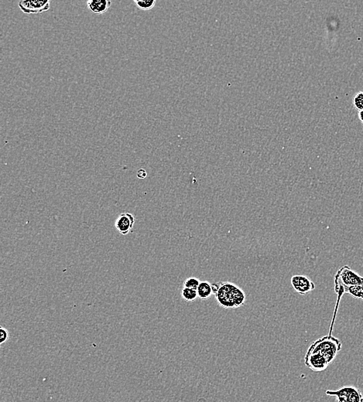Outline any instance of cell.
<instances>
[{
  "label": "cell",
  "instance_id": "cell-1",
  "mask_svg": "<svg viewBox=\"0 0 363 402\" xmlns=\"http://www.w3.org/2000/svg\"><path fill=\"white\" fill-rule=\"evenodd\" d=\"M212 288L218 304L224 309H239L246 303V293L232 282H216Z\"/></svg>",
  "mask_w": 363,
  "mask_h": 402
},
{
  "label": "cell",
  "instance_id": "cell-18",
  "mask_svg": "<svg viewBox=\"0 0 363 402\" xmlns=\"http://www.w3.org/2000/svg\"><path fill=\"white\" fill-rule=\"evenodd\" d=\"M358 119H360L361 123L363 124V110L362 111H360L359 113H358Z\"/></svg>",
  "mask_w": 363,
  "mask_h": 402
},
{
  "label": "cell",
  "instance_id": "cell-2",
  "mask_svg": "<svg viewBox=\"0 0 363 402\" xmlns=\"http://www.w3.org/2000/svg\"><path fill=\"white\" fill-rule=\"evenodd\" d=\"M362 278L353 270H351L348 265L343 266L337 272L335 276V292L336 293L338 298H337L336 306H335L333 320H332L330 331H332L333 329L334 323H335L340 301H341L343 295L346 293V289L350 287L355 286V285H362Z\"/></svg>",
  "mask_w": 363,
  "mask_h": 402
},
{
  "label": "cell",
  "instance_id": "cell-13",
  "mask_svg": "<svg viewBox=\"0 0 363 402\" xmlns=\"http://www.w3.org/2000/svg\"><path fill=\"white\" fill-rule=\"evenodd\" d=\"M346 293H349V295L357 299H361L363 300V284L360 285H355V286L350 287L346 289Z\"/></svg>",
  "mask_w": 363,
  "mask_h": 402
},
{
  "label": "cell",
  "instance_id": "cell-4",
  "mask_svg": "<svg viewBox=\"0 0 363 402\" xmlns=\"http://www.w3.org/2000/svg\"><path fill=\"white\" fill-rule=\"evenodd\" d=\"M326 394L335 397L337 402H363L362 393L354 386H343L337 390H328Z\"/></svg>",
  "mask_w": 363,
  "mask_h": 402
},
{
  "label": "cell",
  "instance_id": "cell-9",
  "mask_svg": "<svg viewBox=\"0 0 363 402\" xmlns=\"http://www.w3.org/2000/svg\"><path fill=\"white\" fill-rule=\"evenodd\" d=\"M88 8L95 14H103L108 11L112 3L109 0H89L86 3Z\"/></svg>",
  "mask_w": 363,
  "mask_h": 402
},
{
  "label": "cell",
  "instance_id": "cell-11",
  "mask_svg": "<svg viewBox=\"0 0 363 402\" xmlns=\"http://www.w3.org/2000/svg\"><path fill=\"white\" fill-rule=\"evenodd\" d=\"M134 4L140 10L147 11L154 8L156 1L155 0H134Z\"/></svg>",
  "mask_w": 363,
  "mask_h": 402
},
{
  "label": "cell",
  "instance_id": "cell-10",
  "mask_svg": "<svg viewBox=\"0 0 363 402\" xmlns=\"http://www.w3.org/2000/svg\"><path fill=\"white\" fill-rule=\"evenodd\" d=\"M197 292H198V296L201 300H208L212 296V295H214L212 284L207 282V281L201 282Z\"/></svg>",
  "mask_w": 363,
  "mask_h": 402
},
{
  "label": "cell",
  "instance_id": "cell-8",
  "mask_svg": "<svg viewBox=\"0 0 363 402\" xmlns=\"http://www.w3.org/2000/svg\"><path fill=\"white\" fill-rule=\"evenodd\" d=\"M135 218L130 213H123L118 216L115 222L116 230L122 235H127L134 228Z\"/></svg>",
  "mask_w": 363,
  "mask_h": 402
},
{
  "label": "cell",
  "instance_id": "cell-5",
  "mask_svg": "<svg viewBox=\"0 0 363 402\" xmlns=\"http://www.w3.org/2000/svg\"><path fill=\"white\" fill-rule=\"evenodd\" d=\"M51 2L49 0H31V1H25L21 0L19 2V7L23 13L26 14H37L41 13L44 12L48 11L50 9Z\"/></svg>",
  "mask_w": 363,
  "mask_h": 402
},
{
  "label": "cell",
  "instance_id": "cell-17",
  "mask_svg": "<svg viewBox=\"0 0 363 402\" xmlns=\"http://www.w3.org/2000/svg\"><path fill=\"white\" fill-rule=\"evenodd\" d=\"M147 176V173H146V170L144 169H140V170H138L137 172V177L140 180L145 179V178Z\"/></svg>",
  "mask_w": 363,
  "mask_h": 402
},
{
  "label": "cell",
  "instance_id": "cell-12",
  "mask_svg": "<svg viewBox=\"0 0 363 402\" xmlns=\"http://www.w3.org/2000/svg\"><path fill=\"white\" fill-rule=\"evenodd\" d=\"M181 296H182L184 300L187 301V302H190V303L196 300L197 298H199L197 290L185 288V287H184L182 291H181Z\"/></svg>",
  "mask_w": 363,
  "mask_h": 402
},
{
  "label": "cell",
  "instance_id": "cell-7",
  "mask_svg": "<svg viewBox=\"0 0 363 402\" xmlns=\"http://www.w3.org/2000/svg\"><path fill=\"white\" fill-rule=\"evenodd\" d=\"M305 364L309 369L316 372L325 371L329 365L328 361L317 353H307L305 356Z\"/></svg>",
  "mask_w": 363,
  "mask_h": 402
},
{
  "label": "cell",
  "instance_id": "cell-6",
  "mask_svg": "<svg viewBox=\"0 0 363 402\" xmlns=\"http://www.w3.org/2000/svg\"><path fill=\"white\" fill-rule=\"evenodd\" d=\"M290 282L293 289L302 296H305L315 289V285L308 276H302V275L292 276Z\"/></svg>",
  "mask_w": 363,
  "mask_h": 402
},
{
  "label": "cell",
  "instance_id": "cell-14",
  "mask_svg": "<svg viewBox=\"0 0 363 402\" xmlns=\"http://www.w3.org/2000/svg\"><path fill=\"white\" fill-rule=\"evenodd\" d=\"M353 105L355 109L358 111L363 110V92H359L356 93L353 98Z\"/></svg>",
  "mask_w": 363,
  "mask_h": 402
},
{
  "label": "cell",
  "instance_id": "cell-3",
  "mask_svg": "<svg viewBox=\"0 0 363 402\" xmlns=\"http://www.w3.org/2000/svg\"><path fill=\"white\" fill-rule=\"evenodd\" d=\"M341 341L338 338L328 334L320 339L314 341L308 350L307 353H317L322 354L328 361V364H332L341 350Z\"/></svg>",
  "mask_w": 363,
  "mask_h": 402
},
{
  "label": "cell",
  "instance_id": "cell-15",
  "mask_svg": "<svg viewBox=\"0 0 363 402\" xmlns=\"http://www.w3.org/2000/svg\"><path fill=\"white\" fill-rule=\"evenodd\" d=\"M201 282L197 278L190 277L184 281V287L185 288H191V289H198Z\"/></svg>",
  "mask_w": 363,
  "mask_h": 402
},
{
  "label": "cell",
  "instance_id": "cell-16",
  "mask_svg": "<svg viewBox=\"0 0 363 402\" xmlns=\"http://www.w3.org/2000/svg\"><path fill=\"white\" fill-rule=\"evenodd\" d=\"M9 338V332L7 329L1 326L0 327V344L7 342Z\"/></svg>",
  "mask_w": 363,
  "mask_h": 402
}]
</instances>
